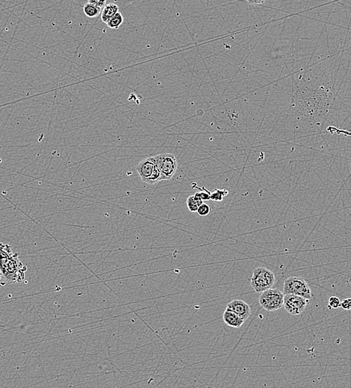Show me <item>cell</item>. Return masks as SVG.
I'll return each instance as SVG.
<instances>
[{
    "mask_svg": "<svg viewBox=\"0 0 351 388\" xmlns=\"http://www.w3.org/2000/svg\"><path fill=\"white\" fill-rule=\"evenodd\" d=\"M296 104L302 115L307 117H322L328 112L330 93L323 88L304 90L297 96Z\"/></svg>",
    "mask_w": 351,
    "mask_h": 388,
    "instance_id": "cell-1",
    "label": "cell"
},
{
    "mask_svg": "<svg viewBox=\"0 0 351 388\" xmlns=\"http://www.w3.org/2000/svg\"><path fill=\"white\" fill-rule=\"evenodd\" d=\"M27 267L14 253L9 244L0 243V272L10 283H21L25 280Z\"/></svg>",
    "mask_w": 351,
    "mask_h": 388,
    "instance_id": "cell-2",
    "label": "cell"
},
{
    "mask_svg": "<svg viewBox=\"0 0 351 388\" xmlns=\"http://www.w3.org/2000/svg\"><path fill=\"white\" fill-rule=\"evenodd\" d=\"M274 274L268 269L265 267H257L253 272L251 285L256 292L262 293L270 289L274 285Z\"/></svg>",
    "mask_w": 351,
    "mask_h": 388,
    "instance_id": "cell-3",
    "label": "cell"
},
{
    "mask_svg": "<svg viewBox=\"0 0 351 388\" xmlns=\"http://www.w3.org/2000/svg\"><path fill=\"white\" fill-rule=\"evenodd\" d=\"M284 294L279 289L266 290L261 293L259 305L267 311H275L282 308L284 304Z\"/></svg>",
    "mask_w": 351,
    "mask_h": 388,
    "instance_id": "cell-4",
    "label": "cell"
},
{
    "mask_svg": "<svg viewBox=\"0 0 351 388\" xmlns=\"http://www.w3.org/2000/svg\"><path fill=\"white\" fill-rule=\"evenodd\" d=\"M284 294H295L300 297L310 299L312 294L309 285L301 277H289L284 281Z\"/></svg>",
    "mask_w": 351,
    "mask_h": 388,
    "instance_id": "cell-5",
    "label": "cell"
},
{
    "mask_svg": "<svg viewBox=\"0 0 351 388\" xmlns=\"http://www.w3.org/2000/svg\"><path fill=\"white\" fill-rule=\"evenodd\" d=\"M156 165L162 174V180H170L177 170V160L172 153H166L154 156Z\"/></svg>",
    "mask_w": 351,
    "mask_h": 388,
    "instance_id": "cell-6",
    "label": "cell"
},
{
    "mask_svg": "<svg viewBox=\"0 0 351 388\" xmlns=\"http://www.w3.org/2000/svg\"><path fill=\"white\" fill-rule=\"evenodd\" d=\"M309 304V299L295 295L286 294L284 296L285 309L291 315H300L306 309Z\"/></svg>",
    "mask_w": 351,
    "mask_h": 388,
    "instance_id": "cell-7",
    "label": "cell"
},
{
    "mask_svg": "<svg viewBox=\"0 0 351 388\" xmlns=\"http://www.w3.org/2000/svg\"><path fill=\"white\" fill-rule=\"evenodd\" d=\"M156 167H157V166H156L154 156H151L142 160V161L137 164V167H136V170H137L138 175H140L142 182L146 183L148 179L151 177L153 171L155 170Z\"/></svg>",
    "mask_w": 351,
    "mask_h": 388,
    "instance_id": "cell-8",
    "label": "cell"
},
{
    "mask_svg": "<svg viewBox=\"0 0 351 388\" xmlns=\"http://www.w3.org/2000/svg\"><path fill=\"white\" fill-rule=\"evenodd\" d=\"M226 309L236 313L240 318H242L243 321H247L251 314V307L241 299L232 300L228 303Z\"/></svg>",
    "mask_w": 351,
    "mask_h": 388,
    "instance_id": "cell-9",
    "label": "cell"
},
{
    "mask_svg": "<svg viewBox=\"0 0 351 388\" xmlns=\"http://www.w3.org/2000/svg\"><path fill=\"white\" fill-rule=\"evenodd\" d=\"M223 320L227 326L235 328V329L241 327L245 322V321H243L242 318H240L236 313L227 309L223 313Z\"/></svg>",
    "mask_w": 351,
    "mask_h": 388,
    "instance_id": "cell-10",
    "label": "cell"
},
{
    "mask_svg": "<svg viewBox=\"0 0 351 388\" xmlns=\"http://www.w3.org/2000/svg\"><path fill=\"white\" fill-rule=\"evenodd\" d=\"M118 12H119V7L115 3L106 5L101 13V20L103 23H107Z\"/></svg>",
    "mask_w": 351,
    "mask_h": 388,
    "instance_id": "cell-11",
    "label": "cell"
},
{
    "mask_svg": "<svg viewBox=\"0 0 351 388\" xmlns=\"http://www.w3.org/2000/svg\"><path fill=\"white\" fill-rule=\"evenodd\" d=\"M102 9L100 8L89 3H86L83 7L84 13L89 18H95L98 17L102 13Z\"/></svg>",
    "mask_w": 351,
    "mask_h": 388,
    "instance_id": "cell-12",
    "label": "cell"
},
{
    "mask_svg": "<svg viewBox=\"0 0 351 388\" xmlns=\"http://www.w3.org/2000/svg\"><path fill=\"white\" fill-rule=\"evenodd\" d=\"M188 208L191 212H197V209L203 203V201L197 195H191L187 199Z\"/></svg>",
    "mask_w": 351,
    "mask_h": 388,
    "instance_id": "cell-13",
    "label": "cell"
},
{
    "mask_svg": "<svg viewBox=\"0 0 351 388\" xmlns=\"http://www.w3.org/2000/svg\"><path fill=\"white\" fill-rule=\"evenodd\" d=\"M123 17L121 12H118L112 18L109 20L107 23V26L112 29H118L120 26L123 24Z\"/></svg>",
    "mask_w": 351,
    "mask_h": 388,
    "instance_id": "cell-14",
    "label": "cell"
},
{
    "mask_svg": "<svg viewBox=\"0 0 351 388\" xmlns=\"http://www.w3.org/2000/svg\"><path fill=\"white\" fill-rule=\"evenodd\" d=\"M228 194L229 191L227 190L216 189L210 194V199L216 202H221Z\"/></svg>",
    "mask_w": 351,
    "mask_h": 388,
    "instance_id": "cell-15",
    "label": "cell"
},
{
    "mask_svg": "<svg viewBox=\"0 0 351 388\" xmlns=\"http://www.w3.org/2000/svg\"><path fill=\"white\" fill-rule=\"evenodd\" d=\"M341 307V301L337 297H331L329 299V309H337Z\"/></svg>",
    "mask_w": 351,
    "mask_h": 388,
    "instance_id": "cell-16",
    "label": "cell"
},
{
    "mask_svg": "<svg viewBox=\"0 0 351 388\" xmlns=\"http://www.w3.org/2000/svg\"><path fill=\"white\" fill-rule=\"evenodd\" d=\"M197 212L200 216H208L210 212H211V207H210L208 204L203 203L198 207Z\"/></svg>",
    "mask_w": 351,
    "mask_h": 388,
    "instance_id": "cell-17",
    "label": "cell"
},
{
    "mask_svg": "<svg viewBox=\"0 0 351 388\" xmlns=\"http://www.w3.org/2000/svg\"><path fill=\"white\" fill-rule=\"evenodd\" d=\"M210 193L206 190H204L203 191H198L196 193L195 195L200 198L203 201L210 200Z\"/></svg>",
    "mask_w": 351,
    "mask_h": 388,
    "instance_id": "cell-18",
    "label": "cell"
},
{
    "mask_svg": "<svg viewBox=\"0 0 351 388\" xmlns=\"http://www.w3.org/2000/svg\"><path fill=\"white\" fill-rule=\"evenodd\" d=\"M341 307L345 310L351 309V298H346L342 302H341Z\"/></svg>",
    "mask_w": 351,
    "mask_h": 388,
    "instance_id": "cell-19",
    "label": "cell"
},
{
    "mask_svg": "<svg viewBox=\"0 0 351 388\" xmlns=\"http://www.w3.org/2000/svg\"><path fill=\"white\" fill-rule=\"evenodd\" d=\"M88 3L102 9L107 5V0H88Z\"/></svg>",
    "mask_w": 351,
    "mask_h": 388,
    "instance_id": "cell-20",
    "label": "cell"
},
{
    "mask_svg": "<svg viewBox=\"0 0 351 388\" xmlns=\"http://www.w3.org/2000/svg\"><path fill=\"white\" fill-rule=\"evenodd\" d=\"M246 1L248 2V3H251V4L260 5L265 3L267 0H246Z\"/></svg>",
    "mask_w": 351,
    "mask_h": 388,
    "instance_id": "cell-21",
    "label": "cell"
},
{
    "mask_svg": "<svg viewBox=\"0 0 351 388\" xmlns=\"http://www.w3.org/2000/svg\"><path fill=\"white\" fill-rule=\"evenodd\" d=\"M2 276H3V275H2L1 272H0V288L4 287L6 285V283L2 279Z\"/></svg>",
    "mask_w": 351,
    "mask_h": 388,
    "instance_id": "cell-22",
    "label": "cell"
}]
</instances>
